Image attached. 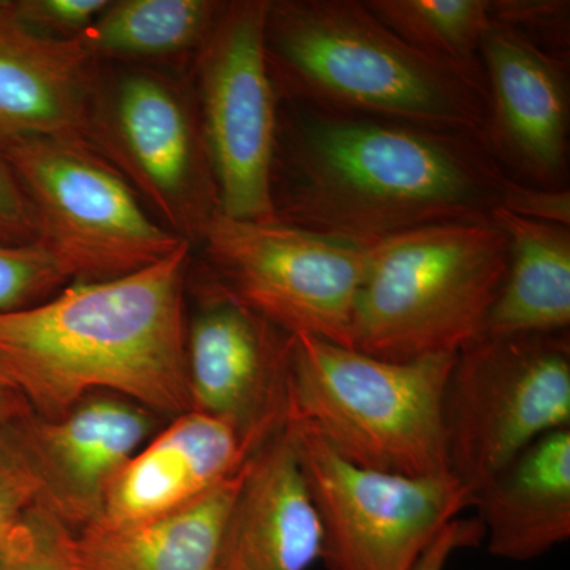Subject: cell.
I'll return each mask as SVG.
<instances>
[{
    "label": "cell",
    "instance_id": "6da1fadb",
    "mask_svg": "<svg viewBox=\"0 0 570 570\" xmlns=\"http://www.w3.org/2000/svg\"><path fill=\"white\" fill-rule=\"evenodd\" d=\"M510 176L483 135L279 99L275 219L356 247L426 225L491 219Z\"/></svg>",
    "mask_w": 570,
    "mask_h": 570
},
{
    "label": "cell",
    "instance_id": "7a4b0ae2",
    "mask_svg": "<svg viewBox=\"0 0 570 570\" xmlns=\"http://www.w3.org/2000/svg\"><path fill=\"white\" fill-rule=\"evenodd\" d=\"M193 249L183 243L130 275L70 283L37 305L0 313V376L45 419L96 393L126 397L165 420L186 414Z\"/></svg>",
    "mask_w": 570,
    "mask_h": 570
},
{
    "label": "cell",
    "instance_id": "3957f363",
    "mask_svg": "<svg viewBox=\"0 0 570 570\" xmlns=\"http://www.w3.org/2000/svg\"><path fill=\"white\" fill-rule=\"evenodd\" d=\"M265 50L279 99L483 135L485 77L438 61L360 0H269Z\"/></svg>",
    "mask_w": 570,
    "mask_h": 570
},
{
    "label": "cell",
    "instance_id": "277c9868",
    "mask_svg": "<svg viewBox=\"0 0 570 570\" xmlns=\"http://www.w3.org/2000/svg\"><path fill=\"white\" fill-rule=\"evenodd\" d=\"M508 264L493 219L426 225L367 247L354 348L390 362L459 354L482 335Z\"/></svg>",
    "mask_w": 570,
    "mask_h": 570
},
{
    "label": "cell",
    "instance_id": "5b68a950",
    "mask_svg": "<svg viewBox=\"0 0 570 570\" xmlns=\"http://www.w3.org/2000/svg\"><path fill=\"white\" fill-rule=\"evenodd\" d=\"M456 354L390 362L317 337H294L288 423H305L358 466L449 472L444 395Z\"/></svg>",
    "mask_w": 570,
    "mask_h": 570
},
{
    "label": "cell",
    "instance_id": "8992f818",
    "mask_svg": "<svg viewBox=\"0 0 570 570\" xmlns=\"http://www.w3.org/2000/svg\"><path fill=\"white\" fill-rule=\"evenodd\" d=\"M91 146L165 228L198 246L220 204L189 71L96 62Z\"/></svg>",
    "mask_w": 570,
    "mask_h": 570
},
{
    "label": "cell",
    "instance_id": "52a82bcc",
    "mask_svg": "<svg viewBox=\"0 0 570 570\" xmlns=\"http://www.w3.org/2000/svg\"><path fill=\"white\" fill-rule=\"evenodd\" d=\"M0 154L36 209L39 242L70 283L130 275L187 243L154 219L126 178L85 142L7 138Z\"/></svg>",
    "mask_w": 570,
    "mask_h": 570
},
{
    "label": "cell",
    "instance_id": "ba28073f",
    "mask_svg": "<svg viewBox=\"0 0 570 570\" xmlns=\"http://www.w3.org/2000/svg\"><path fill=\"white\" fill-rule=\"evenodd\" d=\"M450 474L475 491L540 438L570 428V337H479L444 395Z\"/></svg>",
    "mask_w": 570,
    "mask_h": 570
},
{
    "label": "cell",
    "instance_id": "9c48e42d",
    "mask_svg": "<svg viewBox=\"0 0 570 570\" xmlns=\"http://www.w3.org/2000/svg\"><path fill=\"white\" fill-rule=\"evenodd\" d=\"M197 247L200 275L236 303L292 336L352 347L356 296L367 249L281 220L217 214Z\"/></svg>",
    "mask_w": 570,
    "mask_h": 570
},
{
    "label": "cell",
    "instance_id": "30bf717a",
    "mask_svg": "<svg viewBox=\"0 0 570 570\" xmlns=\"http://www.w3.org/2000/svg\"><path fill=\"white\" fill-rule=\"evenodd\" d=\"M288 425L328 570H412L439 532L472 508L471 490L450 472L403 475L358 466L305 423Z\"/></svg>",
    "mask_w": 570,
    "mask_h": 570
},
{
    "label": "cell",
    "instance_id": "8fae6325",
    "mask_svg": "<svg viewBox=\"0 0 570 570\" xmlns=\"http://www.w3.org/2000/svg\"><path fill=\"white\" fill-rule=\"evenodd\" d=\"M269 0H232L190 66L220 214L275 219L273 165L279 96L265 50Z\"/></svg>",
    "mask_w": 570,
    "mask_h": 570
},
{
    "label": "cell",
    "instance_id": "7c38bea8",
    "mask_svg": "<svg viewBox=\"0 0 570 570\" xmlns=\"http://www.w3.org/2000/svg\"><path fill=\"white\" fill-rule=\"evenodd\" d=\"M164 420L126 397L96 393L61 417L31 412L3 423L0 441L31 482L32 508L80 531L102 519L111 480Z\"/></svg>",
    "mask_w": 570,
    "mask_h": 570
},
{
    "label": "cell",
    "instance_id": "4fadbf2b",
    "mask_svg": "<svg viewBox=\"0 0 570 570\" xmlns=\"http://www.w3.org/2000/svg\"><path fill=\"white\" fill-rule=\"evenodd\" d=\"M189 284L197 296L186 333L190 411L230 420L261 449L288 423L295 336L202 275Z\"/></svg>",
    "mask_w": 570,
    "mask_h": 570
},
{
    "label": "cell",
    "instance_id": "5bb4252c",
    "mask_svg": "<svg viewBox=\"0 0 570 570\" xmlns=\"http://www.w3.org/2000/svg\"><path fill=\"white\" fill-rule=\"evenodd\" d=\"M487 88L483 138L515 181L564 189L569 175L568 59L491 20L480 45Z\"/></svg>",
    "mask_w": 570,
    "mask_h": 570
},
{
    "label": "cell",
    "instance_id": "9a60e30c",
    "mask_svg": "<svg viewBox=\"0 0 570 570\" xmlns=\"http://www.w3.org/2000/svg\"><path fill=\"white\" fill-rule=\"evenodd\" d=\"M255 450L230 420L195 411L170 419L111 480L97 523H137L197 501Z\"/></svg>",
    "mask_w": 570,
    "mask_h": 570
},
{
    "label": "cell",
    "instance_id": "2e32d148",
    "mask_svg": "<svg viewBox=\"0 0 570 570\" xmlns=\"http://www.w3.org/2000/svg\"><path fill=\"white\" fill-rule=\"evenodd\" d=\"M321 554V520L287 423L247 461L216 570H309Z\"/></svg>",
    "mask_w": 570,
    "mask_h": 570
},
{
    "label": "cell",
    "instance_id": "e0dca14e",
    "mask_svg": "<svg viewBox=\"0 0 570 570\" xmlns=\"http://www.w3.org/2000/svg\"><path fill=\"white\" fill-rule=\"evenodd\" d=\"M94 73L96 61L77 41L45 39L0 13V140L91 146Z\"/></svg>",
    "mask_w": 570,
    "mask_h": 570
},
{
    "label": "cell",
    "instance_id": "ac0fdd59",
    "mask_svg": "<svg viewBox=\"0 0 570 570\" xmlns=\"http://www.w3.org/2000/svg\"><path fill=\"white\" fill-rule=\"evenodd\" d=\"M249 461V460H247ZM183 508L127 524L94 523L56 539L73 570H216L228 513L246 468Z\"/></svg>",
    "mask_w": 570,
    "mask_h": 570
},
{
    "label": "cell",
    "instance_id": "d6986e66",
    "mask_svg": "<svg viewBox=\"0 0 570 570\" xmlns=\"http://www.w3.org/2000/svg\"><path fill=\"white\" fill-rule=\"evenodd\" d=\"M491 557L532 561L570 538V428L540 438L474 493Z\"/></svg>",
    "mask_w": 570,
    "mask_h": 570
},
{
    "label": "cell",
    "instance_id": "ffe728a7",
    "mask_svg": "<svg viewBox=\"0 0 570 570\" xmlns=\"http://www.w3.org/2000/svg\"><path fill=\"white\" fill-rule=\"evenodd\" d=\"M508 236L504 283L480 337L561 335L570 326V227L535 223L498 208Z\"/></svg>",
    "mask_w": 570,
    "mask_h": 570
},
{
    "label": "cell",
    "instance_id": "44dd1931",
    "mask_svg": "<svg viewBox=\"0 0 570 570\" xmlns=\"http://www.w3.org/2000/svg\"><path fill=\"white\" fill-rule=\"evenodd\" d=\"M224 7L220 0H110L75 41L96 62L189 71Z\"/></svg>",
    "mask_w": 570,
    "mask_h": 570
},
{
    "label": "cell",
    "instance_id": "7402d4cb",
    "mask_svg": "<svg viewBox=\"0 0 570 570\" xmlns=\"http://www.w3.org/2000/svg\"><path fill=\"white\" fill-rule=\"evenodd\" d=\"M400 39L438 61L483 75L480 45L490 0H363Z\"/></svg>",
    "mask_w": 570,
    "mask_h": 570
},
{
    "label": "cell",
    "instance_id": "603a6c76",
    "mask_svg": "<svg viewBox=\"0 0 570 570\" xmlns=\"http://www.w3.org/2000/svg\"><path fill=\"white\" fill-rule=\"evenodd\" d=\"M67 284L69 277L43 243L0 242V313L45 302Z\"/></svg>",
    "mask_w": 570,
    "mask_h": 570
},
{
    "label": "cell",
    "instance_id": "cb8c5ba5",
    "mask_svg": "<svg viewBox=\"0 0 570 570\" xmlns=\"http://www.w3.org/2000/svg\"><path fill=\"white\" fill-rule=\"evenodd\" d=\"M110 0H0V13L37 36L70 41L92 24Z\"/></svg>",
    "mask_w": 570,
    "mask_h": 570
},
{
    "label": "cell",
    "instance_id": "d4e9b609",
    "mask_svg": "<svg viewBox=\"0 0 570 570\" xmlns=\"http://www.w3.org/2000/svg\"><path fill=\"white\" fill-rule=\"evenodd\" d=\"M569 6L568 0H490V14L543 50L568 59Z\"/></svg>",
    "mask_w": 570,
    "mask_h": 570
},
{
    "label": "cell",
    "instance_id": "484cf974",
    "mask_svg": "<svg viewBox=\"0 0 570 570\" xmlns=\"http://www.w3.org/2000/svg\"><path fill=\"white\" fill-rule=\"evenodd\" d=\"M56 530L58 521L29 509L0 557V570H73L63 560Z\"/></svg>",
    "mask_w": 570,
    "mask_h": 570
},
{
    "label": "cell",
    "instance_id": "4316f807",
    "mask_svg": "<svg viewBox=\"0 0 570 570\" xmlns=\"http://www.w3.org/2000/svg\"><path fill=\"white\" fill-rule=\"evenodd\" d=\"M39 238L40 224L36 209L0 154V242L28 245L39 242Z\"/></svg>",
    "mask_w": 570,
    "mask_h": 570
},
{
    "label": "cell",
    "instance_id": "83f0119b",
    "mask_svg": "<svg viewBox=\"0 0 570 570\" xmlns=\"http://www.w3.org/2000/svg\"><path fill=\"white\" fill-rule=\"evenodd\" d=\"M501 209L535 220L570 227V193L564 189H547L509 178L502 194Z\"/></svg>",
    "mask_w": 570,
    "mask_h": 570
},
{
    "label": "cell",
    "instance_id": "f1b7e54d",
    "mask_svg": "<svg viewBox=\"0 0 570 570\" xmlns=\"http://www.w3.org/2000/svg\"><path fill=\"white\" fill-rule=\"evenodd\" d=\"M32 505L31 482L0 441V557Z\"/></svg>",
    "mask_w": 570,
    "mask_h": 570
},
{
    "label": "cell",
    "instance_id": "f546056e",
    "mask_svg": "<svg viewBox=\"0 0 570 570\" xmlns=\"http://www.w3.org/2000/svg\"><path fill=\"white\" fill-rule=\"evenodd\" d=\"M480 539L483 530L479 521L453 520L439 532L412 570H445L456 551L474 546Z\"/></svg>",
    "mask_w": 570,
    "mask_h": 570
},
{
    "label": "cell",
    "instance_id": "4dcf8cb0",
    "mask_svg": "<svg viewBox=\"0 0 570 570\" xmlns=\"http://www.w3.org/2000/svg\"><path fill=\"white\" fill-rule=\"evenodd\" d=\"M32 409L9 382L0 376V425L31 414Z\"/></svg>",
    "mask_w": 570,
    "mask_h": 570
}]
</instances>
